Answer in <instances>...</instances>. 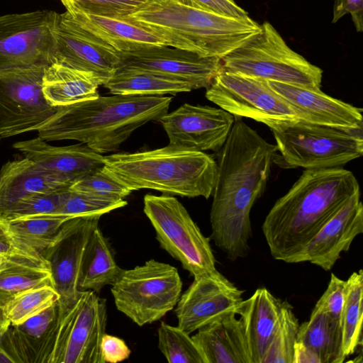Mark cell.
I'll use <instances>...</instances> for the list:
<instances>
[{"instance_id": "c3c4849f", "label": "cell", "mask_w": 363, "mask_h": 363, "mask_svg": "<svg viewBox=\"0 0 363 363\" xmlns=\"http://www.w3.org/2000/svg\"><path fill=\"white\" fill-rule=\"evenodd\" d=\"M8 257L0 256V271L6 265Z\"/></svg>"}, {"instance_id": "ba28073f", "label": "cell", "mask_w": 363, "mask_h": 363, "mask_svg": "<svg viewBox=\"0 0 363 363\" xmlns=\"http://www.w3.org/2000/svg\"><path fill=\"white\" fill-rule=\"evenodd\" d=\"M56 330L48 363H105L101 342L106 333V301L96 292L79 290L59 298Z\"/></svg>"}, {"instance_id": "60d3db41", "label": "cell", "mask_w": 363, "mask_h": 363, "mask_svg": "<svg viewBox=\"0 0 363 363\" xmlns=\"http://www.w3.org/2000/svg\"><path fill=\"white\" fill-rule=\"evenodd\" d=\"M345 288V281L331 274L328 285L314 308L323 311L337 320H340Z\"/></svg>"}, {"instance_id": "74e56055", "label": "cell", "mask_w": 363, "mask_h": 363, "mask_svg": "<svg viewBox=\"0 0 363 363\" xmlns=\"http://www.w3.org/2000/svg\"><path fill=\"white\" fill-rule=\"evenodd\" d=\"M69 194V189L35 194L18 201L1 216L4 220H11L32 216L57 214Z\"/></svg>"}, {"instance_id": "3957f363", "label": "cell", "mask_w": 363, "mask_h": 363, "mask_svg": "<svg viewBox=\"0 0 363 363\" xmlns=\"http://www.w3.org/2000/svg\"><path fill=\"white\" fill-rule=\"evenodd\" d=\"M164 96H98L67 106L38 130L47 142L77 140L99 154L116 151L138 128L168 112Z\"/></svg>"}, {"instance_id": "7a4b0ae2", "label": "cell", "mask_w": 363, "mask_h": 363, "mask_svg": "<svg viewBox=\"0 0 363 363\" xmlns=\"http://www.w3.org/2000/svg\"><path fill=\"white\" fill-rule=\"evenodd\" d=\"M354 174L342 167L306 169L273 205L262 230L272 257L297 263L306 245L355 192Z\"/></svg>"}, {"instance_id": "ab89813d", "label": "cell", "mask_w": 363, "mask_h": 363, "mask_svg": "<svg viewBox=\"0 0 363 363\" xmlns=\"http://www.w3.org/2000/svg\"><path fill=\"white\" fill-rule=\"evenodd\" d=\"M89 14L125 18L136 12L148 0H60Z\"/></svg>"}, {"instance_id": "7bdbcfd3", "label": "cell", "mask_w": 363, "mask_h": 363, "mask_svg": "<svg viewBox=\"0 0 363 363\" xmlns=\"http://www.w3.org/2000/svg\"><path fill=\"white\" fill-rule=\"evenodd\" d=\"M350 14L357 32L363 30V0H335L332 23Z\"/></svg>"}, {"instance_id": "52a82bcc", "label": "cell", "mask_w": 363, "mask_h": 363, "mask_svg": "<svg viewBox=\"0 0 363 363\" xmlns=\"http://www.w3.org/2000/svg\"><path fill=\"white\" fill-rule=\"evenodd\" d=\"M284 166L306 169L341 167L363 153L362 132L301 120L272 130Z\"/></svg>"}, {"instance_id": "ffe728a7", "label": "cell", "mask_w": 363, "mask_h": 363, "mask_svg": "<svg viewBox=\"0 0 363 363\" xmlns=\"http://www.w3.org/2000/svg\"><path fill=\"white\" fill-rule=\"evenodd\" d=\"M299 120L319 125L362 132V109L331 97L319 89L267 81Z\"/></svg>"}, {"instance_id": "681fc988", "label": "cell", "mask_w": 363, "mask_h": 363, "mask_svg": "<svg viewBox=\"0 0 363 363\" xmlns=\"http://www.w3.org/2000/svg\"><path fill=\"white\" fill-rule=\"evenodd\" d=\"M1 337H2V335H0V345H1ZM0 349H1V346H0Z\"/></svg>"}, {"instance_id": "8992f818", "label": "cell", "mask_w": 363, "mask_h": 363, "mask_svg": "<svg viewBox=\"0 0 363 363\" xmlns=\"http://www.w3.org/2000/svg\"><path fill=\"white\" fill-rule=\"evenodd\" d=\"M221 61L227 71L315 89L321 86L323 70L292 50L268 21Z\"/></svg>"}, {"instance_id": "d590c367", "label": "cell", "mask_w": 363, "mask_h": 363, "mask_svg": "<svg viewBox=\"0 0 363 363\" xmlns=\"http://www.w3.org/2000/svg\"><path fill=\"white\" fill-rule=\"evenodd\" d=\"M299 325L292 306L286 301L279 325L261 363H293Z\"/></svg>"}, {"instance_id": "603a6c76", "label": "cell", "mask_w": 363, "mask_h": 363, "mask_svg": "<svg viewBox=\"0 0 363 363\" xmlns=\"http://www.w3.org/2000/svg\"><path fill=\"white\" fill-rule=\"evenodd\" d=\"M74 182L24 157L0 169V216L26 197L69 189Z\"/></svg>"}, {"instance_id": "30bf717a", "label": "cell", "mask_w": 363, "mask_h": 363, "mask_svg": "<svg viewBox=\"0 0 363 363\" xmlns=\"http://www.w3.org/2000/svg\"><path fill=\"white\" fill-rule=\"evenodd\" d=\"M143 211L161 247L180 262L194 278L218 272L209 239L177 199L147 194Z\"/></svg>"}, {"instance_id": "e0dca14e", "label": "cell", "mask_w": 363, "mask_h": 363, "mask_svg": "<svg viewBox=\"0 0 363 363\" xmlns=\"http://www.w3.org/2000/svg\"><path fill=\"white\" fill-rule=\"evenodd\" d=\"M243 293L219 272L194 277L176 305L177 326L191 334L229 313H235Z\"/></svg>"}, {"instance_id": "836d02e7", "label": "cell", "mask_w": 363, "mask_h": 363, "mask_svg": "<svg viewBox=\"0 0 363 363\" xmlns=\"http://www.w3.org/2000/svg\"><path fill=\"white\" fill-rule=\"evenodd\" d=\"M158 347L169 363H205L190 334L162 323L157 331Z\"/></svg>"}, {"instance_id": "8fae6325", "label": "cell", "mask_w": 363, "mask_h": 363, "mask_svg": "<svg viewBox=\"0 0 363 363\" xmlns=\"http://www.w3.org/2000/svg\"><path fill=\"white\" fill-rule=\"evenodd\" d=\"M206 97L234 116L279 130L298 121L288 103L266 80L223 69L206 88Z\"/></svg>"}, {"instance_id": "f6af8a7d", "label": "cell", "mask_w": 363, "mask_h": 363, "mask_svg": "<svg viewBox=\"0 0 363 363\" xmlns=\"http://www.w3.org/2000/svg\"><path fill=\"white\" fill-rule=\"evenodd\" d=\"M35 252L18 245L9 231L6 220L0 216V256L8 257L15 255Z\"/></svg>"}, {"instance_id": "2e32d148", "label": "cell", "mask_w": 363, "mask_h": 363, "mask_svg": "<svg viewBox=\"0 0 363 363\" xmlns=\"http://www.w3.org/2000/svg\"><path fill=\"white\" fill-rule=\"evenodd\" d=\"M157 121L170 145L201 152L218 151L230 133L235 116L220 108L184 104Z\"/></svg>"}, {"instance_id": "83f0119b", "label": "cell", "mask_w": 363, "mask_h": 363, "mask_svg": "<svg viewBox=\"0 0 363 363\" xmlns=\"http://www.w3.org/2000/svg\"><path fill=\"white\" fill-rule=\"evenodd\" d=\"M44 285L54 286V283L49 264L40 253L29 252L9 257L6 265L0 271V306Z\"/></svg>"}, {"instance_id": "e575fe53", "label": "cell", "mask_w": 363, "mask_h": 363, "mask_svg": "<svg viewBox=\"0 0 363 363\" xmlns=\"http://www.w3.org/2000/svg\"><path fill=\"white\" fill-rule=\"evenodd\" d=\"M60 298L53 286L44 285L28 290L14 297L4 306L11 325H18L42 312Z\"/></svg>"}, {"instance_id": "f546056e", "label": "cell", "mask_w": 363, "mask_h": 363, "mask_svg": "<svg viewBox=\"0 0 363 363\" xmlns=\"http://www.w3.org/2000/svg\"><path fill=\"white\" fill-rule=\"evenodd\" d=\"M296 340L313 350L320 363H342L347 358L342 350L340 320L316 308L309 320L299 325Z\"/></svg>"}, {"instance_id": "f35d334b", "label": "cell", "mask_w": 363, "mask_h": 363, "mask_svg": "<svg viewBox=\"0 0 363 363\" xmlns=\"http://www.w3.org/2000/svg\"><path fill=\"white\" fill-rule=\"evenodd\" d=\"M69 189L116 199H123L133 191L105 166L85 175Z\"/></svg>"}, {"instance_id": "1f68e13d", "label": "cell", "mask_w": 363, "mask_h": 363, "mask_svg": "<svg viewBox=\"0 0 363 363\" xmlns=\"http://www.w3.org/2000/svg\"><path fill=\"white\" fill-rule=\"evenodd\" d=\"M69 219L58 214H45L5 220L18 245L40 253L52 243Z\"/></svg>"}, {"instance_id": "7dc6e473", "label": "cell", "mask_w": 363, "mask_h": 363, "mask_svg": "<svg viewBox=\"0 0 363 363\" xmlns=\"http://www.w3.org/2000/svg\"><path fill=\"white\" fill-rule=\"evenodd\" d=\"M10 325L11 323L5 313L4 306H0V335H3Z\"/></svg>"}, {"instance_id": "8d00e7d4", "label": "cell", "mask_w": 363, "mask_h": 363, "mask_svg": "<svg viewBox=\"0 0 363 363\" xmlns=\"http://www.w3.org/2000/svg\"><path fill=\"white\" fill-rule=\"evenodd\" d=\"M127 205L124 199H116L69 189V194L57 214L73 218L87 216H102Z\"/></svg>"}, {"instance_id": "4fadbf2b", "label": "cell", "mask_w": 363, "mask_h": 363, "mask_svg": "<svg viewBox=\"0 0 363 363\" xmlns=\"http://www.w3.org/2000/svg\"><path fill=\"white\" fill-rule=\"evenodd\" d=\"M45 68L0 73V139L38 130L56 113L43 93Z\"/></svg>"}, {"instance_id": "7c38bea8", "label": "cell", "mask_w": 363, "mask_h": 363, "mask_svg": "<svg viewBox=\"0 0 363 363\" xmlns=\"http://www.w3.org/2000/svg\"><path fill=\"white\" fill-rule=\"evenodd\" d=\"M56 15L38 10L0 16V73L52 64Z\"/></svg>"}, {"instance_id": "6da1fadb", "label": "cell", "mask_w": 363, "mask_h": 363, "mask_svg": "<svg viewBox=\"0 0 363 363\" xmlns=\"http://www.w3.org/2000/svg\"><path fill=\"white\" fill-rule=\"evenodd\" d=\"M219 150L210 212L211 238L235 261L250 252V211L264 191L277 149L235 116Z\"/></svg>"}, {"instance_id": "cb8c5ba5", "label": "cell", "mask_w": 363, "mask_h": 363, "mask_svg": "<svg viewBox=\"0 0 363 363\" xmlns=\"http://www.w3.org/2000/svg\"><path fill=\"white\" fill-rule=\"evenodd\" d=\"M286 301L259 288L236 309L240 315L250 363H261L279 325Z\"/></svg>"}, {"instance_id": "f1b7e54d", "label": "cell", "mask_w": 363, "mask_h": 363, "mask_svg": "<svg viewBox=\"0 0 363 363\" xmlns=\"http://www.w3.org/2000/svg\"><path fill=\"white\" fill-rule=\"evenodd\" d=\"M122 270L116 264L108 240L99 226H96L91 232L85 248L79 290L99 293L104 286H112Z\"/></svg>"}, {"instance_id": "44dd1931", "label": "cell", "mask_w": 363, "mask_h": 363, "mask_svg": "<svg viewBox=\"0 0 363 363\" xmlns=\"http://www.w3.org/2000/svg\"><path fill=\"white\" fill-rule=\"evenodd\" d=\"M57 301L23 323L11 325L1 340V347L12 363H48L53 345Z\"/></svg>"}, {"instance_id": "277c9868", "label": "cell", "mask_w": 363, "mask_h": 363, "mask_svg": "<svg viewBox=\"0 0 363 363\" xmlns=\"http://www.w3.org/2000/svg\"><path fill=\"white\" fill-rule=\"evenodd\" d=\"M127 17L160 36L168 46L220 60L260 28L249 16H225L176 0H148Z\"/></svg>"}, {"instance_id": "d6a6232c", "label": "cell", "mask_w": 363, "mask_h": 363, "mask_svg": "<svg viewBox=\"0 0 363 363\" xmlns=\"http://www.w3.org/2000/svg\"><path fill=\"white\" fill-rule=\"evenodd\" d=\"M363 271L354 272L345 281L340 316L342 350L346 357L362 345Z\"/></svg>"}, {"instance_id": "5bb4252c", "label": "cell", "mask_w": 363, "mask_h": 363, "mask_svg": "<svg viewBox=\"0 0 363 363\" xmlns=\"http://www.w3.org/2000/svg\"><path fill=\"white\" fill-rule=\"evenodd\" d=\"M116 71L142 72L187 82L195 89L207 88L222 69V61L168 45L118 52Z\"/></svg>"}, {"instance_id": "484cf974", "label": "cell", "mask_w": 363, "mask_h": 363, "mask_svg": "<svg viewBox=\"0 0 363 363\" xmlns=\"http://www.w3.org/2000/svg\"><path fill=\"white\" fill-rule=\"evenodd\" d=\"M196 331L191 337L205 363H250L243 328L235 312Z\"/></svg>"}, {"instance_id": "4dcf8cb0", "label": "cell", "mask_w": 363, "mask_h": 363, "mask_svg": "<svg viewBox=\"0 0 363 363\" xmlns=\"http://www.w3.org/2000/svg\"><path fill=\"white\" fill-rule=\"evenodd\" d=\"M113 95L163 96L195 89L185 81L142 72L116 71L103 85Z\"/></svg>"}, {"instance_id": "9c48e42d", "label": "cell", "mask_w": 363, "mask_h": 363, "mask_svg": "<svg viewBox=\"0 0 363 363\" xmlns=\"http://www.w3.org/2000/svg\"><path fill=\"white\" fill-rule=\"evenodd\" d=\"M182 281L174 267L150 259L123 269L111 286L117 309L139 326L152 323L176 306Z\"/></svg>"}, {"instance_id": "7402d4cb", "label": "cell", "mask_w": 363, "mask_h": 363, "mask_svg": "<svg viewBox=\"0 0 363 363\" xmlns=\"http://www.w3.org/2000/svg\"><path fill=\"white\" fill-rule=\"evenodd\" d=\"M13 147L45 169L65 177L74 183L105 165L104 156L81 143L54 146L38 136L16 142Z\"/></svg>"}, {"instance_id": "ee69618b", "label": "cell", "mask_w": 363, "mask_h": 363, "mask_svg": "<svg viewBox=\"0 0 363 363\" xmlns=\"http://www.w3.org/2000/svg\"><path fill=\"white\" fill-rule=\"evenodd\" d=\"M101 351L105 363L120 362L130 354V350L122 339L106 333L101 339Z\"/></svg>"}, {"instance_id": "b9f144b4", "label": "cell", "mask_w": 363, "mask_h": 363, "mask_svg": "<svg viewBox=\"0 0 363 363\" xmlns=\"http://www.w3.org/2000/svg\"><path fill=\"white\" fill-rule=\"evenodd\" d=\"M189 6L216 12L233 17L248 16L247 11L238 6L234 0H176Z\"/></svg>"}, {"instance_id": "f907efd6", "label": "cell", "mask_w": 363, "mask_h": 363, "mask_svg": "<svg viewBox=\"0 0 363 363\" xmlns=\"http://www.w3.org/2000/svg\"><path fill=\"white\" fill-rule=\"evenodd\" d=\"M0 140H1V139H0Z\"/></svg>"}, {"instance_id": "ac0fdd59", "label": "cell", "mask_w": 363, "mask_h": 363, "mask_svg": "<svg viewBox=\"0 0 363 363\" xmlns=\"http://www.w3.org/2000/svg\"><path fill=\"white\" fill-rule=\"evenodd\" d=\"M100 217L87 216L68 220L52 243L40 252L49 264L60 298H72L79 291L78 283L85 248Z\"/></svg>"}, {"instance_id": "d4e9b609", "label": "cell", "mask_w": 363, "mask_h": 363, "mask_svg": "<svg viewBox=\"0 0 363 363\" xmlns=\"http://www.w3.org/2000/svg\"><path fill=\"white\" fill-rule=\"evenodd\" d=\"M66 13L80 28L118 52L167 45L151 30L125 18H112L84 13L68 4H62Z\"/></svg>"}, {"instance_id": "5b68a950", "label": "cell", "mask_w": 363, "mask_h": 363, "mask_svg": "<svg viewBox=\"0 0 363 363\" xmlns=\"http://www.w3.org/2000/svg\"><path fill=\"white\" fill-rule=\"evenodd\" d=\"M105 167L132 191L208 199L213 193L217 162L204 152L168 145L159 149L104 156Z\"/></svg>"}, {"instance_id": "d6986e66", "label": "cell", "mask_w": 363, "mask_h": 363, "mask_svg": "<svg viewBox=\"0 0 363 363\" xmlns=\"http://www.w3.org/2000/svg\"><path fill=\"white\" fill-rule=\"evenodd\" d=\"M363 233L360 191L355 192L323 225L300 253L297 263L308 262L330 270L355 238Z\"/></svg>"}, {"instance_id": "bcb514c9", "label": "cell", "mask_w": 363, "mask_h": 363, "mask_svg": "<svg viewBox=\"0 0 363 363\" xmlns=\"http://www.w3.org/2000/svg\"><path fill=\"white\" fill-rule=\"evenodd\" d=\"M293 363H320L316 354L303 342L296 340L294 350Z\"/></svg>"}, {"instance_id": "9a60e30c", "label": "cell", "mask_w": 363, "mask_h": 363, "mask_svg": "<svg viewBox=\"0 0 363 363\" xmlns=\"http://www.w3.org/2000/svg\"><path fill=\"white\" fill-rule=\"evenodd\" d=\"M51 31L52 63L91 72L104 84L116 71L118 52L77 26L66 11L57 13Z\"/></svg>"}, {"instance_id": "4316f807", "label": "cell", "mask_w": 363, "mask_h": 363, "mask_svg": "<svg viewBox=\"0 0 363 363\" xmlns=\"http://www.w3.org/2000/svg\"><path fill=\"white\" fill-rule=\"evenodd\" d=\"M101 85L104 82L91 72L52 63L45 68L42 89L47 102L57 107L99 96Z\"/></svg>"}]
</instances>
